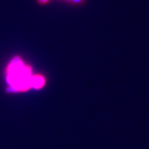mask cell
Listing matches in <instances>:
<instances>
[{"label":"cell","instance_id":"obj_5","mask_svg":"<svg viewBox=\"0 0 149 149\" xmlns=\"http://www.w3.org/2000/svg\"><path fill=\"white\" fill-rule=\"evenodd\" d=\"M64 1H66V2H69V1H71V0H64Z\"/></svg>","mask_w":149,"mask_h":149},{"label":"cell","instance_id":"obj_3","mask_svg":"<svg viewBox=\"0 0 149 149\" xmlns=\"http://www.w3.org/2000/svg\"><path fill=\"white\" fill-rule=\"evenodd\" d=\"M49 1H50V0H38V2H39V3H43V4H45V3H47Z\"/></svg>","mask_w":149,"mask_h":149},{"label":"cell","instance_id":"obj_4","mask_svg":"<svg viewBox=\"0 0 149 149\" xmlns=\"http://www.w3.org/2000/svg\"><path fill=\"white\" fill-rule=\"evenodd\" d=\"M82 1H83V0H71V2H73L74 3H80Z\"/></svg>","mask_w":149,"mask_h":149},{"label":"cell","instance_id":"obj_1","mask_svg":"<svg viewBox=\"0 0 149 149\" xmlns=\"http://www.w3.org/2000/svg\"><path fill=\"white\" fill-rule=\"evenodd\" d=\"M32 77L30 70L25 67L19 59H15L9 66L8 82L14 90H26L31 84Z\"/></svg>","mask_w":149,"mask_h":149},{"label":"cell","instance_id":"obj_2","mask_svg":"<svg viewBox=\"0 0 149 149\" xmlns=\"http://www.w3.org/2000/svg\"><path fill=\"white\" fill-rule=\"evenodd\" d=\"M32 86L35 87V88H41L44 84V79L41 76H35V77H32V81H31Z\"/></svg>","mask_w":149,"mask_h":149}]
</instances>
